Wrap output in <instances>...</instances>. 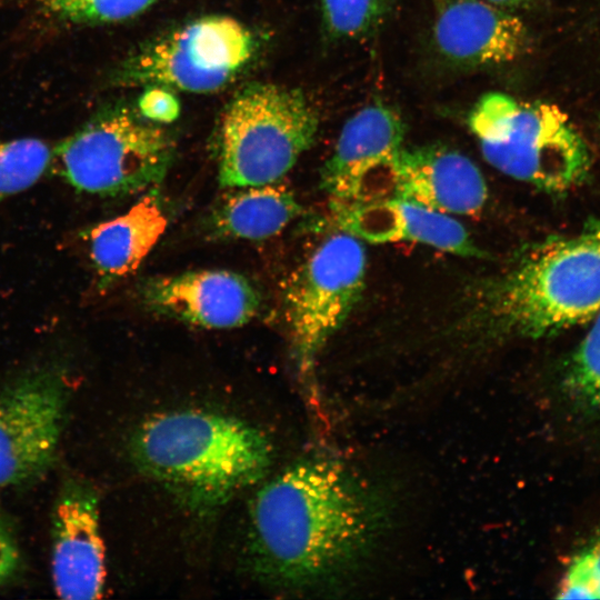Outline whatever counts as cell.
<instances>
[{
    "label": "cell",
    "instance_id": "cell-1",
    "mask_svg": "<svg viewBox=\"0 0 600 600\" xmlns=\"http://www.w3.org/2000/svg\"><path fill=\"white\" fill-rule=\"evenodd\" d=\"M396 518V496L381 480L333 458L297 461L252 500L253 568L284 589L342 584L371 562Z\"/></svg>",
    "mask_w": 600,
    "mask_h": 600
},
{
    "label": "cell",
    "instance_id": "cell-2",
    "mask_svg": "<svg viewBox=\"0 0 600 600\" xmlns=\"http://www.w3.org/2000/svg\"><path fill=\"white\" fill-rule=\"evenodd\" d=\"M130 450L141 472L202 514L259 482L273 458L270 440L258 428L203 410L149 418L134 432Z\"/></svg>",
    "mask_w": 600,
    "mask_h": 600
},
{
    "label": "cell",
    "instance_id": "cell-3",
    "mask_svg": "<svg viewBox=\"0 0 600 600\" xmlns=\"http://www.w3.org/2000/svg\"><path fill=\"white\" fill-rule=\"evenodd\" d=\"M472 323L488 337L541 338L600 312V227L548 240L489 281Z\"/></svg>",
    "mask_w": 600,
    "mask_h": 600
},
{
    "label": "cell",
    "instance_id": "cell-4",
    "mask_svg": "<svg viewBox=\"0 0 600 600\" xmlns=\"http://www.w3.org/2000/svg\"><path fill=\"white\" fill-rule=\"evenodd\" d=\"M468 123L488 163L543 191L568 190L589 170L584 140L554 104L489 92L473 106Z\"/></svg>",
    "mask_w": 600,
    "mask_h": 600
},
{
    "label": "cell",
    "instance_id": "cell-5",
    "mask_svg": "<svg viewBox=\"0 0 600 600\" xmlns=\"http://www.w3.org/2000/svg\"><path fill=\"white\" fill-rule=\"evenodd\" d=\"M319 113L299 89L274 83L243 88L220 131L218 178L228 189L278 182L313 143Z\"/></svg>",
    "mask_w": 600,
    "mask_h": 600
},
{
    "label": "cell",
    "instance_id": "cell-6",
    "mask_svg": "<svg viewBox=\"0 0 600 600\" xmlns=\"http://www.w3.org/2000/svg\"><path fill=\"white\" fill-rule=\"evenodd\" d=\"M173 153L163 124L120 107L97 114L58 143L51 162L77 191L117 197L161 182Z\"/></svg>",
    "mask_w": 600,
    "mask_h": 600
},
{
    "label": "cell",
    "instance_id": "cell-7",
    "mask_svg": "<svg viewBox=\"0 0 600 600\" xmlns=\"http://www.w3.org/2000/svg\"><path fill=\"white\" fill-rule=\"evenodd\" d=\"M332 227L289 276L283 289L291 350L303 380L312 377L320 352L364 289L363 241Z\"/></svg>",
    "mask_w": 600,
    "mask_h": 600
},
{
    "label": "cell",
    "instance_id": "cell-8",
    "mask_svg": "<svg viewBox=\"0 0 600 600\" xmlns=\"http://www.w3.org/2000/svg\"><path fill=\"white\" fill-rule=\"evenodd\" d=\"M252 32L238 20L209 16L162 36L129 58L121 83L210 92L228 83L256 51Z\"/></svg>",
    "mask_w": 600,
    "mask_h": 600
},
{
    "label": "cell",
    "instance_id": "cell-9",
    "mask_svg": "<svg viewBox=\"0 0 600 600\" xmlns=\"http://www.w3.org/2000/svg\"><path fill=\"white\" fill-rule=\"evenodd\" d=\"M62 368L44 366L0 390V486L23 484L53 462L68 400Z\"/></svg>",
    "mask_w": 600,
    "mask_h": 600
},
{
    "label": "cell",
    "instance_id": "cell-10",
    "mask_svg": "<svg viewBox=\"0 0 600 600\" xmlns=\"http://www.w3.org/2000/svg\"><path fill=\"white\" fill-rule=\"evenodd\" d=\"M404 126L391 108L368 106L346 121L320 173L330 204H359L393 198Z\"/></svg>",
    "mask_w": 600,
    "mask_h": 600
},
{
    "label": "cell",
    "instance_id": "cell-11",
    "mask_svg": "<svg viewBox=\"0 0 600 600\" xmlns=\"http://www.w3.org/2000/svg\"><path fill=\"white\" fill-rule=\"evenodd\" d=\"M141 297L151 311L206 329L241 327L257 316L261 303L248 278L223 269L151 278Z\"/></svg>",
    "mask_w": 600,
    "mask_h": 600
},
{
    "label": "cell",
    "instance_id": "cell-12",
    "mask_svg": "<svg viewBox=\"0 0 600 600\" xmlns=\"http://www.w3.org/2000/svg\"><path fill=\"white\" fill-rule=\"evenodd\" d=\"M433 40L440 56L463 68L498 67L529 49L523 21L488 0H434Z\"/></svg>",
    "mask_w": 600,
    "mask_h": 600
},
{
    "label": "cell",
    "instance_id": "cell-13",
    "mask_svg": "<svg viewBox=\"0 0 600 600\" xmlns=\"http://www.w3.org/2000/svg\"><path fill=\"white\" fill-rule=\"evenodd\" d=\"M52 580L62 599H97L106 581L98 501L87 486L70 481L53 511Z\"/></svg>",
    "mask_w": 600,
    "mask_h": 600
},
{
    "label": "cell",
    "instance_id": "cell-14",
    "mask_svg": "<svg viewBox=\"0 0 600 600\" xmlns=\"http://www.w3.org/2000/svg\"><path fill=\"white\" fill-rule=\"evenodd\" d=\"M393 198L458 216L479 213L488 199L486 180L463 153L440 144L402 148Z\"/></svg>",
    "mask_w": 600,
    "mask_h": 600
},
{
    "label": "cell",
    "instance_id": "cell-15",
    "mask_svg": "<svg viewBox=\"0 0 600 600\" xmlns=\"http://www.w3.org/2000/svg\"><path fill=\"white\" fill-rule=\"evenodd\" d=\"M331 224L361 241L416 242L462 257H482L466 228L450 214L389 198L359 204H330Z\"/></svg>",
    "mask_w": 600,
    "mask_h": 600
},
{
    "label": "cell",
    "instance_id": "cell-16",
    "mask_svg": "<svg viewBox=\"0 0 600 600\" xmlns=\"http://www.w3.org/2000/svg\"><path fill=\"white\" fill-rule=\"evenodd\" d=\"M168 219L153 194L143 196L128 211L91 228L89 253L100 288L134 272L158 243Z\"/></svg>",
    "mask_w": 600,
    "mask_h": 600
},
{
    "label": "cell",
    "instance_id": "cell-17",
    "mask_svg": "<svg viewBox=\"0 0 600 600\" xmlns=\"http://www.w3.org/2000/svg\"><path fill=\"white\" fill-rule=\"evenodd\" d=\"M302 211L294 192L284 183L272 182L234 188L211 217L218 236L263 240L280 233Z\"/></svg>",
    "mask_w": 600,
    "mask_h": 600
},
{
    "label": "cell",
    "instance_id": "cell-18",
    "mask_svg": "<svg viewBox=\"0 0 600 600\" xmlns=\"http://www.w3.org/2000/svg\"><path fill=\"white\" fill-rule=\"evenodd\" d=\"M593 319L566 367L562 386L578 407L600 414V312Z\"/></svg>",
    "mask_w": 600,
    "mask_h": 600
},
{
    "label": "cell",
    "instance_id": "cell-19",
    "mask_svg": "<svg viewBox=\"0 0 600 600\" xmlns=\"http://www.w3.org/2000/svg\"><path fill=\"white\" fill-rule=\"evenodd\" d=\"M52 150L36 138L0 141V198L33 186L51 163Z\"/></svg>",
    "mask_w": 600,
    "mask_h": 600
},
{
    "label": "cell",
    "instance_id": "cell-20",
    "mask_svg": "<svg viewBox=\"0 0 600 600\" xmlns=\"http://www.w3.org/2000/svg\"><path fill=\"white\" fill-rule=\"evenodd\" d=\"M328 33L338 40H361L383 23L390 0H320Z\"/></svg>",
    "mask_w": 600,
    "mask_h": 600
},
{
    "label": "cell",
    "instance_id": "cell-21",
    "mask_svg": "<svg viewBox=\"0 0 600 600\" xmlns=\"http://www.w3.org/2000/svg\"><path fill=\"white\" fill-rule=\"evenodd\" d=\"M54 16L76 23H109L132 18L157 0H40Z\"/></svg>",
    "mask_w": 600,
    "mask_h": 600
},
{
    "label": "cell",
    "instance_id": "cell-22",
    "mask_svg": "<svg viewBox=\"0 0 600 600\" xmlns=\"http://www.w3.org/2000/svg\"><path fill=\"white\" fill-rule=\"evenodd\" d=\"M557 598L600 599V528L569 562Z\"/></svg>",
    "mask_w": 600,
    "mask_h": 600
},
{
    "label": "cell",
    "instance_id": "cell-23",
    "mask_svg": "<svg viewBox=\"0 0 600 600\" xmlns=\"http://www.w3.org/2000/svg\"><path fill=\"white\" fill-rule=\"evenodd\" d=\"M138 112L149 121L166 124L178 118L180 103L167 88L150 86L138 100Z\"/></svg>",
    "mask_w": 600,
    "mask_h": 600
},
{
    "label": "cell",
    "instance_id": "cell-24",
    "mask_svg": "<svg viewBox=\"0 0 600 600\" xmlns=\"http://www.w3.org/2000/svg\"><path fill=\"white\" fill-rule=\"evenodd\" d=\"M19 562L20 553L14 533L0 512V586L14 576Z\"/></svg>",
    "mask_w": 600,
    "mask_h": 600
},
{
    "label": "cell",
    "instance_id": "cell-25",
    "mask_svg": "<svg viewBox=\"0 0 600 600\" xmlns=\"http://www.w3.org/2000/svg\"><path fill=\"white\" fill-rule=\"evenodd\" d=\"M488 1L508 10L518 7L521 2V0H488Z\"/></svg>",
    "mask_w": 600,
    "mask_h": 600
}]
</instances>
